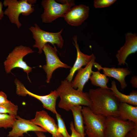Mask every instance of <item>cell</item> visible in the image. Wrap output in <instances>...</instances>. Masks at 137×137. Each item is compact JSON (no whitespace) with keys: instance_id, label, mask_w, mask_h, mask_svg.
<instances>
[{"instance_id":"ac0fdd59","label":"cell","mask_w":137,"mask_h":137,"mask_svg":"<svg viewBox=\"0 0 137 137\" xmlns=\"http://www.w3.org/2000/svg\"><path fill=\"white\" fill-rule=\"evenodd\" d=\"M118 117L124 121H132L137 125V106L120 102Z\"/></svg>"},{"instance_id":"5b68a950","label":"cell","mask_w":137,"mask_h":137,"mask_svg":"<svg viewBox=\"0 0 137 137\" xmlns=\"http://www.w3.org/2000/svg\"><path fill=\"white\" fill-rule=\"evenodd\" d=\"M29 29L35 41L33 46L38 48L39 54L42 53L43 47L48 43H51L54 46L55 44L58 47L62 48L64 41L61 34L63 29L57 32H48L42 30L37 23H35L34 26H30Z\"/></svg>"},{"instance_id":"f546056e","label":"cell","mask_w":137,"mask_h":137,"mask_svg":"<svg viewBox=\"0 0 137 137\" xmlns=\"http://www.w3.org/2000/svg\"><path fill=\"white\" fill-rule=\"evenodd\" d=\"M3 4L0 1V20L3 18L4 16V12L3 10Z\"/></svg>"},{"instance_id":"ba28073f","label":"cell","mask_w":137,"mask_h":137,"mask_svg":"<svg viewBox=\"0 0 137 137\" xmlns=\"http://www.w3.org/2000/svg\"><path fill=\"white\" fill-rule=\"evenodd\" d=\"M137 126L129 121H124L118 117H106L104 137H125L132 129Z\"/></svg>"},{"instance_id":"d4e9b609","label":"cell","mask_w":137,"mask_h":137,"mask_svg":"<svg viewBox=\"0 0 137 137\" xmlns=\"http://www.w3.org/2000/svg\"><path fill=\"white\" fill-rule=\"evenodd\" d=\"M116 0H95L94 6L96 8H101L109 7L114 3Z\"/></svg>"},{"instance_id":"6da1fadb","label":"cell","mask_w":137,"mask_h":137,"mask_svg":"<svg viewBox=\"0 0 137 137\" xmlns=\"http://www.w3.org/2000/svg\"><path fill=\"white\" fill-rule=\"evenodd\" d=\"M88 94L92 103L90 108L96 114L118 117L120 102L109 88L91 89Z\"/></svg>"},{"instance_id":"9c48e42d","label":"cell","mask_w":137,"mask_h":137,"mask_svg":"<svg viewBox=\"0 0 137 137\" xmlns=\"http://www.w3.org/2000/svg\"><path fill=\"white\" fill-rule=\"evenodd\" d=\"M14 82L16 87V93L17 95L23 96L28 95L34 97L42 102L44 108L51 111L54 114H55L57 112L56 109V102L59 96L56 90L51 91L50 93L47 95H39L28 90L23 84L18 79H15Z\"/></svg>"},{"instance_id":"3957f363","label":"cell","mask_w":137,"mask_h":137,"mask_svg":"<svg viewBox=\"0 0 137 137\" xmlns=\"http://www.w3.org/2000/svg\"><path fill=\"white\" fill-rule=\"evenodd\" d=\"M43 0L41 5L44 10L41 15L42 22L49 23L59 18L64 17L68 11L75 5L74 0Z\"/></svg>"},{"instance_id":"44dd1931","label":"cell","mask_w":137,"mask_h":137,"mask_svg":"<svg viewBox=\"0 0 137 137\" xmlns=\"http://www.w3.org/2000/svg\"><path fill=\"white\" fill-rule=\"evenodd\" d=\"M91 84L100 88H109L107 84L109 82V78L104 74L100 73L99 71H93L89 79Z\"/></svg>"},{"instance_id":"1f68e13d","label":"cell","mask_w":137,"mask_h":137,"mask_svg":"<svg viewBox=\"0 0 137 137\" xmlns=\"http://www.w3.org/2000/svg\"><path fill=\"white\" fill-rule=\"evenodd\" d=\"M28 2L29 4H32L34 3H36L37 2V0H28Z\"/></svg>"},{"instance_id":"4fadbf2b","label":"cell","mask_w":137,"mask_h":137,"mask_svg":"<svg viewBox=\"0 0 137 137\" xmlns=\"http://www.w3.org/2000/svg\"><path fill=\"white\" fill-rule=\"evenodd\" d=\"M90 8L85 5H75L71 7L64 18L69 25L74 26L81 25L88 18Z\"/></svg>"},{"instance_id":"5bb4252c","label":"cell","mask_w":137,"mask_h":137,"mask_svg":"<svg viewBox=\"0 0 137 137\" xmlns=\"http://www.w3.org/2000/svg\"><path fill=\"white\" fill-rule=\"evenodd\" d=\"M125 42L117 51L116 57L118 65H127L126 62L128 56L137 51V35L135 33L128 32L125 35Z\"/></svg>"},{"instance_id":"7402d4cb","label":"cell","mask_w":137,"mask_h":137,"mask_svg":"<svg viewBox=\"0 0 137 137\" xmlns=\"http://www.w3.org/2000/svg\"><path fill=\"white\" fill-rule=\"evenodd\" d=\"M16 115L0 113V128H12L15 120Z\"/></svg>"},{"instance_id":"2e32d148","label":"cell","mask_w":137,"mask_h":137,"mask_svg":"<svg viewBox=\"0 0 137 137\" xmlns=\"http://www.w3.org/2000/svg\"><path fill=\"white\" fill-rule=\"evenodd\" d=\"M73 39L74 42L73 43L76 49L77 54L75 62L71 68L70 73L66 79L71 82L76 71L82 66L87 65L95 56L93 54L88 55L83 54L80 50L77 43L78 37L77 36H74Z\"/></svg>"},{"instance_id":"603a6c76","label":"cell","mask_w":137,"mask_h":137,"mask_svg":"<svg viewBox=\"0 0 137 137\" xmlns=\"http://www.w3.org/2000/svg\"><path fill=\"white\" fill-rule=\"evenodd\" d=\"M18 108L11 101L0 104V113L16 115Z\"/></svg>"},{"instance_id":"30bf717a","label":"cell","mask_w":137,"mask_h":137,"mask_svg":"<svg viewBox=\"0 0 137 137\" xmlns=\"http://www.w3.org/2000/svg\"><path fill=\"white\" fill-rule=\"evenodd\" d=\"M42 51L45 55L46 64L42 68L46 74V82L50 81L54 72L60 67L70 68L72 67L61 61L58 56V50L55 46L53 47L49 44H46L43 47Z\"/></svg>"},{"instance_id":"f1b7e54d","label":"cell","mask_w":137,"mask_h":137,"mask_svg":"<svg viewBox=\"0 0 137 137\" xmlns=\"http://www.w3.org/2000/svg\"><path fill=\"white\" fill-rule=\"evenodd\" d=\"M130 83L132 86L135 88H137V76H133L130 80Z\"/></svg>"},{"instance_id":"ffe728a7","label":"cell","mask_w":137,"mask_h":137,"mask_svg":"<svg viewBox=\"0 0 137 137\" xmlns=\"http://www.w3.org/2000/svg\"><path fill=\"white\" fill-rule=\"evenodd\" d=\"M82 108L81 106L77 105L72 107L70 110L72 111L73 115L75 130L80 134L82 137H85L84 121L81 112Z\"/></svg>"},{"instance_id":"484cf974","label":"cell","mask_w":137,"mask_h":137,"mask_svg":"<svg viewBox=\"0 0 137 137\" xmlns=\"http://www.w3.org/2000/svg\"><path fill=\"white\" fill-rule=\"evenodd\" d=\"M70 128L71 131V137H82L81 135L77 132L74 128L73 123L71 121L70 124Z\"/></svg>"},{"instance_id":"cb8c5ba5","label":"cell","mask_w":137,"mask_h":137,"mask_svg":"<svg viewBox=\"0 0 137 137\" xmlns=\"http://www.w3.org/2000/svg\"><path fill=\"white\" fill-rule=\"evenodd\" d=\"M58 122V130L63 137H71L66 129L64 121L60 115L57 112L55 114Z\"/></svg>"},{"instance_id":"8992f818","label":"cell","mask_w":137,"mask_h":137,"mask_svg":"<svg viewBox=\"0 0 137 137\" xmlns=\"http://www.w3.org/2000/svg\"><path fill=\"white\" fill-rule=\"evenodd\" d=\"M7 8L4 12V14L8 17L10 22L16 25L18 29L22 26L19 18L20 15L27 16L34 11L32 4H29L28 0H5L3 3Z\"/></svg>"},{"instance_id":"83f0119b","label":"cell","mask_w":137,"mask_h":137,"mask_svg":"<svg viewBox=\"0 0 137 137\" xmlns=\"http://www.w3.org/2000/svg\"><path fill=\"white\" fill-rule=\"evenodd\" d=\"M9 101L5 93L3 92L0 91V104L7 102Z\"/></svg>"},{"instance_id":"7a4b0ae2","label":"cell","mask_w":137,"mask_h":137,"mask_svg":"<svg viewBox=\"0 0 137 137\" xmlns=\"http://www.w3.org/2000/svg\"><path fill=\"white\" fill-rule=\"evenodd\" d=\"M56 90L60 98L59 107L67 111L73 106L84 105L90 108L92 105L88 93L74 89L71 83L66 79L61 81Z\"/></svg>"},{"instance_id":"9a60e30c","label":"cell","mask_w":137,"mask_h":137,"mask_svg":"<svg viewBox=\"0 0 137 137\" xmlns=\"http://www.w3.org/2000/svg\"><path fill=\"white\" fill-rule=\"evenodd\" d=\"M93 66L97 68L98 70L100 71L102 70L104 74L107 76L113 77L118 81L122 89H124L127 87V84L125 81V78L131 73V72L128 68L103 67L95 62L94 63Z\"/></svg>"},{"instance_id":"8fae6325","label":"cell","mask_w":137,"mask_h":137,"mask_svg":"<svg viewBox=\"0 0 137 137\" xmlns=\"http://www.w3.org/2000/svg\"><path fill=\"white\" fill-rule=\"evenodd\" d=\"M12 130L9 132V137H23L24 133L29 131H39L43 132H47L41 127L35 125L30 120L21 118L17 115L12 127Z\"/></svg>"},{"instance_id":"4316f807","label":"cell","mask_w":137,"mask_h":137,"mask_svg":"<svg viewBox=\"0 0 137 137\" xmlns=\"http://www.w3.org/2000/svg\"><path fill=\"white\" fill-rule=\"evenodd\" d=\"M125 137H137V126L131 130Z\"/></svg>"},{"instance_id":"277c9868","label":"cell","mask_w":137,"mask_h":137,"mask_svg":"<svg viewBox=\"0 0 137 137\" xmlns=\"http://www.w3.org/2000/svg\"><path fill=\"white\" fill-rule=\"evenodd\" d=\"M81 112L84 130L88 137H104L106 117L94 113L86 106L82 107Z\"/></svg>"},{"instance_id":"d6986e66","label":"cell","mask_w":137,"mask_h":137,"mask_svg":"<svg viewBox=\"0 0 137 137\" xmlns=\"http://www.w3.org/2000/svg\"><path fill=\"white\" fill-rule=\"evenodd\" d=\"M110 89L120 102L125 103L134 106H137V92L134 90L129 95H126L120 92L118 90L116 83L114 80L112 81Z\"/></svg>"},{"instance_id":"52a82bcc","label":"cell","mask_w":137,"mask_h":137,"mask_svg":"<svg viewBox=\"0 0 137 137\" xmlns=\"http://www.w3.org/2000/svg\"><path fill=\"white\" fill-rule=\"evenodd\" d=\"M32 49L28 47L22 45L15 47L8 55L4 62L5 71L8 74L15 68L18 67L23 70L26 73L28 79L30 82L28 74L33 67L28 66L24 61V57L28 54L33 53Z\"/></svg>"},{"instance_id":"7c38bea8","label":"cell","mask_w":137,"mask_h":137,"mask_svg":"<svg viewBox=\"0 0 137 137\" xmlns=\"http://www.w3.org/2000/svg\"><path fill=\"white\" fill-rule=\"evenodd\" d=\"M30 120L35 125L40 126L51 134L53 137H63L59 132L55 120L45 111L37 112L34 118Z\"/></svg>"},{"instance_id":"e0dca14e","label":"cell","mask_w":137,"mask_h":137,"mask_svg":"<svg viewBox=\"0 0 137 137\" xmlns=\"http://www.w3.org/2000/svg\"><path fill=\"white\" fill-rule=\"evenodd\" d=\"M95 59L96 57L94 56L84 68L81 67L77 70L75 78L71 82L72 85L74 89L83 91L84 85L91 75L92 68L95 62Z\"/></svg>"},{"instance_id":"4dcf8cb0","label":"cell","mask_w":137,"mask_h":137,"mask_svg":"<svg viewBox=\"0 0 137 137\" xmlns=\"http://www.w3.org/2000/svg\"><path fill=\"white\" fill-rule=\"evenodd\" d=\"M35 132L38 137H46L44 134L43 132L39 131H36Z\"/></svg>"}]
</instances>
